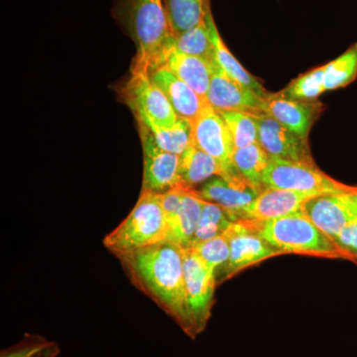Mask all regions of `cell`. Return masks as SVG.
I'll list each match as a JSON object with an SVG mask.
<instances>
[{
    "mask_svg": "<svg viewBox=\"0 0 357 357\" xmlns=\"http://www.w3.org/2000/svg\"><path fill=\"white\" fill-rule=\"evenodd\" d=\"M324 67L326 91L344 88L351 84L357 76V43Z\"/></svg>",
    "mask_w": 357,
    "mask_h": 357,
    "instance_id": "26",
    "label": "cell"
},
{
    "mask_svg": "<svg viewBox=\"0 0 357 357\" xmlns=\"http://www.w3.org/2000/svg\"><path fill=\"white\" fill-rule=\"evenodd\" d=\"M192 248L208 267L215 270V274L218 270H223L229 262L230 244L227 231L204 243L196 244Z\"/></svg>",
    "mask_w": 357,
    "mask_h": 357,
    "instance_id": "30",
    "label": "cell"
},
{
    "mask_svg": "<svg viewBox=\"0 0 357 357\" xmlns=\"http://www.w3.org/2000/svg\"><path fill=\"white\" fill-rule=\"evenodd\" d=\"M258 229L259 222L241 220L232 223L227 230L229 237L230 256L227 266L222 270L225 278L249 265L282 255L280 250L262 238Z\"/></svg>",
    "mask_w": 357,
    "mask_h": 357,
    "instance_id": "9",
    "label": "cell"
},
{
    "mask_svg": "<svg viewBox=\"0 0 357 357\" xmlns=\"http://www.w3.org/2000/svg\"><path fill=\"white\" fill-rule=\"evenodd\" d=\"M184 276L189 335L195 338L203 332L211 318L217 278L215 270L192 248L184 249Z\"/></svg>",
    "mask_w": 357,
    "mask_h": 357,
    "instance_id": "7",
    "label": "cell"
},
{
    "mask_svg": "<svg viewBox=\"0 0 357 357\" xmlns=\"http://www.w3.org/2000/svg\"><path fill=\"white\" fill-rule=\"evenodd\" d=\"M150 79L164 91L180 119L194 121L206 107V98L165 68H155L148 72Z\"/></svg>",
    "mask_w": 357,
    "mask_h": 357,
    "instance_id": "18",
    "label": "cell"
},
{
    "mask_svg": "<svg viewBox=\"0 0 357 357\" xmlns=\"http://www.w3.org/2000/svg\"><path fill=\"white\" fill-rule=\"evenodd\" d=\"M342 198H344L345 203L351 208L352 213L357 215V190L352 192L342 194Z\"/></svg>",
    "mask_w": 357,
    "mask_h": 357,
    "instance_id": "33",
    "label": "cell"
},
{
    "mask_svg": "<svg viewBox=\"0 0 357 357\" xmlns=\"http://www.w3.org/2000/svg\"><path fill=\"white\" fill-rule=\"evenodd\" d=\"M143 155L142 192L163 194L181 185V155L169 153L157 146L146 126L138 124Z\"/></svg>",
    "mask_w": 357,
    "mask_h": 357,
    "instance_id": "10",
    "label": "cell"
},
{
    "mask_svg": "<svg viewBox=\"0 0 357 357\" xmlns=\"http://www.w3.org/2000/svg\"><path fill=\"white\" fill-rule=\"evenodd\" d=\"M196 192L204 201L222 206L232 222L243 220L246 208L261 192L234 168L223 177L211 178Z\"/></svg>",
    "mask_w": 357,
    "mask_h": 357,
    "instance_id": "8",
    "label": "cell"
},
{
    "mask_svg": "<svg viewBox=\"0 0 357 357\" xmlns=\"http://www.w3.org/2000/svg\"><path fill=\"white\" fill-rule=\"evenodd\" d=\"M149 131L157 146L169 153L182 155L192 144V124L187 119L178 117L172 128H151Z\"/></svg>",
    "mask_w": 357,
    "mask_h": 357,
    "instance_id": "25",
    "label": "cell"
},
{
    "mask_svg": "<svg viewBox=\"0 0 357 357\" xmlns=\"http://www.w3.org/2000/svg\"><path fill=\"white\" fill-rule=\"evenodd\" d=\"M264 98L230 77L218 65L213 64L210 88L206 102L218 112H241L249 114H263Z\"/></svg>",
    "mask_w": 357,
    "mask_h": 357,
    "instance_id": "11",
    "label": "cell"
},
{
    "mask_svg": "<svg viewBox=\"0 0 357 357\" xmlns=\"http://www.w3.org/2000/svg\"><path fill=\"white\" fill-rule=\"evenodd\" d=\"M253 116L257 123L258 143L270 158L314 162L310 154L307 138L294 133L266 114Z\"/></svg>",
    "mask_w": 357,
    "mask_h": 357,
    "instance_id": "13",
    "label": "cell"
},
{
    "mask_svg": "<svg viewBox=\"0 0 357 357\" xmlns=\"http://www.w3.org/2000/svg\"><path fill=\"white\" fill-rule=\"evenodd\" d=\"M170 43L176 51L185 55L204 59L210 63L215 62V49L206 17L192 29L178 35L172 34Z\"/></svg>",
    "mask_w": 357,
    "mask_h": 357,
    "instance_id": "24",
    "label": "cell"
},
{
    "mask_svg": "<svg viewBox=\"0 0 357 357\" xmlns=\"http://www.w3.org/2000/svg\"><path fill=\"white\" fill-rule=\"evenodd\" d=\"M301 211L333 241L356 215L345 203L342 194L314 197L303 204Z\"/></svg>",
    "mask_w": 357,
    "mask_h": 357,
    "instance_id": "17",
    "label": "cell"
},
{
    "mask_svg": "<svg viewBox=\"0 0 357 357\" xmlns=\"http://www.w3.org/2000/svg\"><path fill=\"white\" fill-rule=\"evenodd\" d=\"M170 39L149 70L155 68H165L206 100L215 62L210 63L204 59L176 51L170 43Z\"/></svg>",
    "mask_w": 357,
    "mask_h": 357,
    "instance_id": "15",
    "label": "cell"
},
{
    "mask_svg": "<svg viewBox=\"0 0 357 357\" xmlns=\"http://www.w3.org/2000/svg\"><path fill=\"white\" fill-rule=\"evenodd\" d=\"M232 223L234 222L230 220L229 215L222 206L204 199L198 229L195 234L192 246L225 234Z\"/></svg>",
    "mask_w": 357,
    "mask_h": 357,
    "instance_id": "27",
    "label": "cell"
},
{
    "mask_svg": "<svg viewBox=\"0 0 357 357\" xmlns=\"http://www.w3.org/2000/svg\"><path fill=\"white\" fill-rule=\"evenodd\" d=\"M269 161V155L259 143L234 150L231 156L232 168L261 192L265 189L262 183L263 174Z\"/></svg>",
    "mask_w": 357,
    "mask_h": 357,
    "instance_id": "23",
    "label": "cell"
},
{
    "mask_svg": "<svg viewBox=\"0 0 357 357\" xmlns=\"http://www.w3.org/2000/svg\"><path fill=\"white\" fill-rule=\"evenodd\" d=\"M203 202L196 190H189L185 192L180 211L168 222V241L183 249L192 248L201 218Z\"/></svg>",
    "mask_w": 357,
    "mask_h": 357,
    "instance_id": "19",
    "label": "cell"
},
{
    "mask_svg": "<svg viewBox=\"0 0 357 357\" xmlns=\"http://www.w3.org/2000/svg\"><path fill=\"white\" fill-rule=\"evenodd\" d=\"M225 175V169L220 162L194 144L181 155V185L188 189L195 190L196 185L208 182L213 176Z\"/></svg>",
    "mask_w": 357,
    "mask_h": 357,
    "instance_id": "20",
    "label": "cell"
},
{
    "mask_svg": "<svg viewBox=\"0 0 357 357\" xmlns=\"http://www.w3.org/2000/svg\"><path fill=\"white\" fill-rule=\"evenodd\" d=\"M260 236L282 253L344 258L342 249L302 213L259 222Z\"/></svg>",
    "mask_w": 357,
    "mask_h": 357,
    "instance_id": "4",
    "label": "cell"
},
{
    "mask_svg": "<svg viewBox=\"0 0 357 357\" xmlns=\"http://www.w3.org/2000/svg\"><path fill=\"white\" fill-rule=\"evenodd\" d=\"M192 124V144L220 162L227 175L232 169L234 146L222 115L208 102Z\"/></svg>",
    "mask_w": 357,
    "mask_h": 357,
    "instance_id": "12",
    "label": "cell"
},
{
    "mask_svg": "<svg viewBox=\"0 0 357 357\" xmlns=\"http://www.w3.org/2000/svg\"><path fill=\"white\" fill-rule=\"evenodd\" d=\"M121 96L130 107L138 124L147 128H172L178 116L164 91L150 79L147 72H134L122 86Z\"/></svg>",
    "mask_w": 357,
    "mask_h": 357,
    "instance_id": "6",
    "label": "cell"
},
{
    "mask_svg": "<svg viewBox=\"0 0 357 357\" xmlns=\"http://www.w3.org/2000/svg\"><path fill=\"white\" fill-rule=\"evenodd\" d=\"M321 109L323 105L314 100H293L283 93L268 95L263 105V114L307 139L312 123Z\"/></svg>",
    "mask_w": 357,
    "mask_h": 357,
    "instance_id": "14",
    "label": "cell"
},
{
    "mask_svg": "<svg viewBox=\"0 0 357 357\" xmlns=\"http://www.w3.org/2000/svg\"><path fill=\"white\" fill-rule=\"evenodd\" d=\"M229 129L234 150L258 143V128L252 114L241 112H220Z\"/></svg>",
    "mask_w": 357,
    "mask_h": 357,
    "instance_id": "28",
    "label": "cell"
},
{
    "mask_svg": "<svg viewBox=\"0 0 357 357\" xmlns=\"http://www.w3.org/2000/svg\"><path fill=\"white\" fill-rule=\"evenodd\" d=\"M262 183L264 188L319 195L347 194L357 190V187L342 184L321 172L314 162L279 158H270Z\"/></svg>",
    "mask_w": 357,
    "mask_h": 357,
    "instance_id": "5",
    "label": "cell"
},
{
    "mask_svg": "<svg viewBox=\"0 0 357 357\" xmlns=\"http://www.w3.org/2000/svg\"><path fill=\"white\" fill-rule=\"evenodd\" d=\"M59 352L60 349L54 342L38 335H26L20 344L2 351L1 357H56Z\"/></svg>",
    "mask_w": 357,
    "mask_h": 357,
    "instance_id": "31",
    "label": "cell"
},
{
    "mask_svg": "<svg viewBox=\"0 0 357 357\" xmlns=\"http://www.w3.org/2000/svg\"><path fill=\"white\" fill-rule=\"evenodd\" d=\"M206 22H208V28H210L211 41H213V49H215V62L218 63V65L220 66L230 77L236 79L239 84H243V86H246V88L250 89L251 91H255V93L261 96V98H266L269 93L265 91L262 84H260L255 77L251 76L248 70L244 69L243 66L241 65V63L232 55L229 48L225 46V42L222 41L220 32H218L217 25H215L211 10L206 13Z\"/></svg>",
    "mask_w": 357,
    "mask_h": 357,
    "instance_id": "21",
    "label": "cell"
},
{
    "mask_svg": "<svg viewBox=\"0 0 357 357\" xmlns=\"http://www.w3.org/2000/svg\"><path fill=\"white\" fill-rule=\"evenodd\" d=\"M173 35L201 23L211 10L210 0H163Z\"/></svg>",
    "mask_w": 357,
    "mask_h": 357,
    "instance_id": "22",
    "label": "cell"
},
{
    "mask_svg": "<svg viewBox=\"0 0 357 357\" xmlns=\"http://www.w3.org/2000/svg\"><path fill=\"white\" fill-rule=\"evenodd\" d=\"M333 241L342 249L345 259L357 264V215L337 234Z\"/></svg>",
    "mask_w": 357,
    "mask_h": 357,
    "instance_id": "32",
    "label": "cell"
},
{
    "mask_svg": "<svg viewBox=\"0 0 357 357\" xmlns=\"http://www.w3.org/2000/svg\"><path fill=\"white\" fill-rule=\"evenodd\" d=\"M168 222L162 206L161 194L142 192L133 210L109 236L105 248L115 256L166 241Z\"/></svg>",
    "mask_w": 357,
    "mask_h": 357,
    "instance_id": "3",
    "label": "cell"
},
{
    "mask_svg": "<svg viewBox=\"0 0 357 357\" xmlns=\"http://www.w3.org/2000/svg\"><path fill=\"white\" fill-rule=\"evenodd\" d=\"M117 257L134 285L149 296L190 335L184 249L166 239Z\"/></svg>",
    "mask_w": 357,
    "mask_h": 357,
    "instance_id": "1",
    "label": "cell"
},
{
    "mask_svg": "<svg viewBox=\"0 0 357 357\" xmlns=\"http://www.w3.org/2000/svg\"><path fill=\"white\" fill-rule=\"evenodd\" d=\"M114 14L135 43L131 70L148 73L173 34L163 0H115Z\"/></svg>",
    "mask_w": 357,
    "mask_h": 357,
    "instance_id": "2",
    "label": "cell"
},
{
    "mask_svg": "<svg viewBox=\"0 0 357 357\" xmlns=\"http://www.w3.org/2000/svg\"><path fill=\"white\" fill-rule=\"evenodd\" d=\"M325 91V67L321 66L294 79L282 93L293 100L314 102Z\"/></svg>",
    "mask_w": 357,
    "mask_h": 357,
    "instance_id": "29",
    "label": "cell"
},
{
    "mask_svg": "<svg viewBox=\"0 0 357 357\" xmlns=\"http://www.w3.org/2000/svg\"><path fill=\"white\" fill-rule=\"evenodd\" d=\"M319 196L314 192L265 188L246 208L243 220L264 222L298 213L307 199Z\"/></svg>",
    "mask_w": 357,
    "mask_h": 357,
    "instance_id": "16",
    "label": "cell"
}]
</instances>
